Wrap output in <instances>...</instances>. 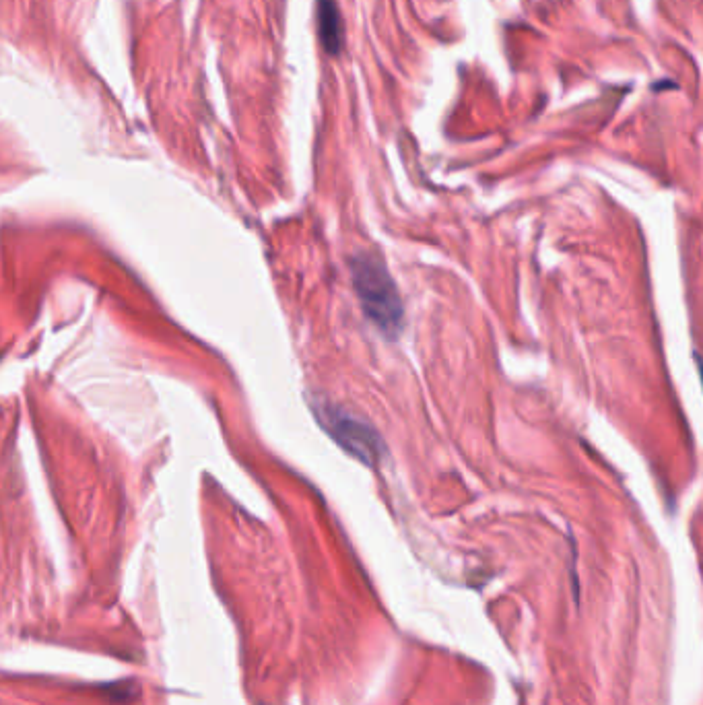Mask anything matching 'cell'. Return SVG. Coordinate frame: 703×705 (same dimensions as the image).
Here are the masks:
<instances>
[{
  "label": "cell",
  "mask_w": 703,
  "mask_h": 705,
  "mask_svg": "<svg viewBox=\"0 0 703 705\" xmlns=\"http://www.w3.org/2000/svg\"><path fill=\"white\" fill-rule=\"evenodd\" d=\"M355 291L363 312L384 334L394 339L403 326V301L384 262L376 256L361 254L351 260Z\"/></svg>",
  "instance_id": "obj_1"
},
{
  "label": "cell",
  "mask_w": 703,
  "mask_h": 705,
  "mask_svg": "<svg viewBox=\"0 0 703 705\" xmlns=\"http://www.w3.org/2000/svg\"><path fill=\"white\" fill-rule=\"evenodd\" d=\"M316 413L322 427L330 433V438L337 440V444L343 446L349 454L367 464L380 462V458L384 456V444L380 435L370 425L332 405L316 409Z\"/></svg>",
  "instance_id": "obj_2"
},
{
  "label": "cell",
  "mask_w": 703,
  "mask_h": 705,
  "mask_svg": "<svg viewBox=\"0 0 703 705\" xmlns=\"http://www.w3.org/2000/svg\"><path fill=\"white\" fill-rule=\"evenodd\" d=\"M318 29L324 48L330 54H337L343 46V31L341 17L334 0H318Z\"/></svg>",
  "instance_id": "obj_3"
},
{
  "label": "cell",
  "mask_w": 703,
  "mask_h": 705,
  "mask_svg": "<svg viewBox=\"0 0 703 705\" xmlns=\"http://www.w3.org/2000/svg\"><path fill=\"white\" fill-rule=\"evenodd\" d=\"M699 374H701V382H703V361H699Z\"/></svg>",
  "instance_id": "obj_4"
}]
</instances>
